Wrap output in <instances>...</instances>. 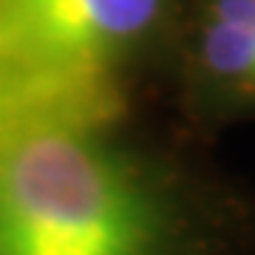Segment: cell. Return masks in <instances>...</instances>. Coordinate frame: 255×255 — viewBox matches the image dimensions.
Returning <instances> with one entry per match:
<instances>
[{
    "label": "cell",
    "instance_id": "6da1fadb",
    "mask_svg": "<svg viewBox=\"0 0 255 255\" xmlns=\"http://www.w3.org/2000/svg\"><path fill=\"white\" fill-rule=\"evenodd\" d=\"M102 125L48 122L0 145V255H173L170 204Z\"/></svg>",
    "mask_w": 255,
    "mask_h": 255
},
{
    "label": "cell",
    "instance_id": "277c9868",
    "mask_svg": "<svg viewBox=\"0 0 255 255\" xmlns=\"http://www.w3.org/2000/svg\"><path fill=\"white\" fill-rule=\"evenodd\" d=\"M201 57L219 82L244 97H255V26L207 20L201 37Z\"/></svg>",
    "mask_w": 255,
    "mask_h": 255
},
{
    "label": "cell",
    "instance_id": "5b68a950",
    "mask_svg": "<svg viewBox=\"0 0 255 255\" xmlns=\"http://www.w3.org/2000/svg\"><path fill=\"white\" fill-rule=\"evenodd\" d=\"M207 20H224V23H253V26H255V0H210Z\"/></svg>",
    "mask_w": 255,
    "mask_h": 255
},
{
    "label": "cell",
    "instance_id": "3957f363",
    "mask_svg": "<svg viewBox=\"0 0 255 255\" xmlns=\"http://www.w3.org/2000/svg\"><path fill=\"white\" fill-rule=\"evenodd\" d=\"M114 111L105 71L48 68L0 54V145L48 122L105 125Z\"/></svg>",
    "mask_w": 255,
    "mask_h": 255
},
{
    "label": "cell",
    "instance_id": "7a4b0ae2",
    "mask_svg": "<svg viewBox=\"0 0 255 255\" xmlns=\"http://www.w3.org/2000/svg\"><path fill=\"white\" fill-rule=\"evenodd\" d=\"M162 0H0V54L48 68H94L156 23Z\"/></svg>",
    "mask_w": 255,
    "mask_h": 255
}]
</instances>
